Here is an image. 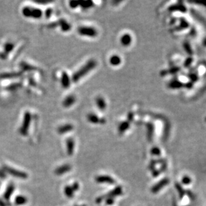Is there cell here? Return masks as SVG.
I'll return each instance as SVG.
<instances>
[{
    "mask_svg": "<svg viewBox=\"0 0 206 206\" xmlns=\"http://www.w3.org/2000/svg\"><path fill=\"white\" fill-rule=\"evenodd\" d=\"M71 169V167L69 165H64V166L59 167L56 170V173L57 175H61V174H63L64 173H66L68 172V171Z\"/></svg>",
    "mask_w": 206,
    "mask_h": 206,
    "instance_id": "cell-5",
    "label": "cell"
},
{
    "mask_svg": "<svg viewBox=\"0 0 206 206\" xmlns=\"http://www.w3.org/2000/svg\"><path fill=\"white\" fill-rule=\"evenodd\" d=\"M106 204L111 205L112 204H114V200H113L112 197H108L107 200H106Z\"/></svg>",
    "mask_w": 206,
    "mask_h": 206,
    "instance_id": "cell-8",
    "label": "cell"
},
{
    "mask_svg": "<svg viewBox=\"0 0 206 206\" xmlns=\"http://www.w3.org/2000/svg\"><path fill=\"white\" fill-rule=\"evenodd\" d=\"M3 171H5L8 173L12 175L13 177H18V178H21V179H26L27 178V174L24 172H22V171H20L19 170H17L13 169V168H12L8 166H3Z\"/></svg>",
    "mask_w": 206,
    "mask_h": 206,
    "instance_id": "cell-1",
    "label": "cell"
},
{
    "mask_svg": "<svg viewBox=\"0 0 206 206\" xmlns=\"http://www.w3.org/2000/svg\"><path fill=\"white\" fill-rule=\"evenodd\" d=\"M14 189H15L14 185H13V184H9L8 185V187L6 189L4 195H3V197H4L5 200L8 201L9 200L10 197H11V195H12L13 191H14Z\"/></svg>",
    "mask_w": 206,
    "mask_h": 206,
    "instance_id": "cell-3",
    "label": "cell"
},
{
    "mask_svg": "<svg viewBox=\"0 0 206 206\" xmlns=\"http://www.w3.org/2000/svg\"><path fill=\"white\" fill-rule=\"evenodd\" d=\"M27 200V198L22 195H18L15 199V204L18 205H22L26 204Z\"/></svg>",
    "mask_w": 206,
    "mask_h": 206,
    "instance_id": "cell-6",
    "label": "cell"
},
{
    "mask_svg": "<svg viewBox=\"0 0 206 206\" xmlns=\"http://www.w3.org/2000/svg\"><path fill=\"white\" fill-rule=\"evenodd\" d=\"M0 206H7L6 203H5L4 201H3L2 200H0Z\"/></svg>",
    "mask_w": 206,
    "mask_h": 206,
    "instance_id": "cell-11",
    "label": "cell"
},
{
    "mask_svg": "<svg viewBox=\"0 0 206 206\" xmlns=\"http://www.w3.org/2000/svg\"><path fill=\"white\" fill-rule=\"evenodd\" d=\"M168 183H169V180L167 179H164L163 180L161 181L159 184L154 185V186L152 188V191L153 193H157L158 191H159L163 187V186L165 185Z\"/></svg>",
    "mask_w": 206,
    "mask_h": 206,
    "instance_id": "cell-4",
    "label": "cell"
},
{
    "mask_svg": "<svg viewBox=\"0 0 206 206\" xmlns=\"http://www.w3.org/2000/svg\"><path fill=\"white\" fill-rule=\"evenodd\" d=\"M96 180H97V181L98 183L109 184H113L115 183V181L113 178L107 176H100L96 178Z\"/></svg>",
    "mask_w": 206,
    "mask_h": 206,
    "instance_id": "cell-2",
    "label": "cell"
},
{
    "mask_svg": "<svg viewBox=\"0 0 206 206\" xmlns=\"http://www.w3.org/2000/svg\"><path fill=\"white\" fill-rule=\"evenodd\" d=\"M65 194L66 195V196L68 197H72L73 196L74 194V190L72 186H67L64 190Z\"/></svg>",
    "mask_w": 206,
    "mask_h": 206,
    "instance_id": "cell-7",
    "label": "cell"
},
{
    "mask_svg": "<svg viewBox=\"0 0 206 206\" xmlns=\"http://www.w3.org/2000/svg\"><path fill=\"white\" fill-rule=\"evenodd\" d=\"M5 177L6 176H5V174L4 171L0 170V178H2V179H4Z\"/></svg>",
    "mask_w": 206,
    "mask_h": 206,
    "instance_id": "cell-10",
    "label": "cell"
},
{
    "mask_svg": "<svg viewBox=\"0 0 206 206\" xmlns=\"http://www.w3.org/2000/svg\"><path fill=\"white\" fill-rule=\"evenodd\" d=\"M182 181H183V183H184L185 184H190V183L191 180H190V178L189 177H185Z\"/></svg>",
    "mask_w": 206,
    "mask_h": 206,
    "instance_id": "cell-9",
    "label": "cell"
}]
</instances>
